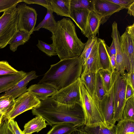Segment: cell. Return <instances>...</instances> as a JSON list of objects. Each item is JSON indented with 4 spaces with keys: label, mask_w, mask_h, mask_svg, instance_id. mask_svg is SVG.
I'll return each instance as SVG.
<instances>
[{
    "label": "cell",
    "mask_w": 134,
    "mask_h": 134,
    "mask_svg": "<svg viewBox=\"0 0 134 134\" xmlns=\"http://www.w3.org/2000/svg\"><path fill=\"white\" fill-rule=\"evenodd\" d=\"M33 115L41 117L51 126L63 123H71L77 127L84 125L85 117L81 104H63L50 97L41 100L40 104L32 109Z\"/></svg>",
    "instance_id": "cell-1"
},
{
    "label": "cell",
    "mask_w": 134,
    "mask_h": 134,
    "mask_svg": "<svg viewBox=\"0 0 134 134\" xmlns=\"http://www.w3.org/2000/svg\"><path fill=\"white\" fill-rule=\"evenodd\" d=\"M51 38L60 60L80 57L85 44L78 37L73 22L67 18L57 22L55 32Z\"/></svg>",
    "instance_id": "cell-2"
},
{
    "label": "cell",
    "mask_w": 134,
    "mask_h": 134,
    "mask_svg": "<svg viewBox=\"0 0 134 134\" xmlns=\"http://www.w3.org/2000/svg\"><path fill=\"white\" fill-rule=\"evenodd\" d=\"M82 67V60L80 57L60 60L51 65L37 84L50 85L58 91L80 77Z\"/></svg>",
    "instance_id": "cell-3"
},
{
    "label": "cell",
    "mask_w": 134,
    "mask_h": 134,
    "mask_svg": "<svg viewBox=\"0 0 134 134\" xmlns=\"http://www.w3.org/2000/svg\"><path fill=\"white\" fill-rule=\"evenodd\" d=\"M79 89L81 105L85 117L84 125H101L105 127L100 101L95 95L92 96L90 93L81 81Z\"/></svg>",
    "instance_id": "cell-4"
},
{
    "label": "cell",
    "mask_w": 134,
    "mask_h": 134,
    "mask_svg": "<svg viewBox=\"0 0 134 134\" xmlns=\"http://www.w3.org/2000/svg\"><path fill=\"white\" fill-rule=\"evenodd\" d=\"M17 5L5 10L0 17V49L9 44L18 30Z\"/></svg>",
    "instance_id": "cell-5"
},
{
    "label": "cell",
    "mask_w": 134,
    "mask_h": 134,
    "mask_svg": "<svg viewBox=\"0 0 134 134\" xmlns=\"http://www.w3.org/2000/svg\"><path fill=\"white\" fill-rule=\"evenodd\" d=\"M113 93L114 113L112 125L114 127L116 121L122 120L123 109L126 101L125 93L127 83L125 77L119 72L115 71Z\"/></svg>",
    "instance_id": "cell-6"
},
{
    "label": "cell",
    "mask_w": 134,
    "mask_h": 134,
    "mask_svg": "<svg viewBox=\"0 0 134 134\" xmlns=\"http://www.w3.org/2000/svg\"><path fill=\"white\" fill-rule=\"evenodd\" d=\"M120 44L127 73L134 71V23L120 36Z\"/></svg>",
    "instance_id": "cell-7"
},
{
    "label": "cell",
    "mask_w": 134,
    "mask_h": 134,
    "mask_svg": "<svg viewBox=\"0 0 134 134\" xmlns=\"http://www.w3.org/2000/svg\"><path fill=\"white\" fill-rule=\"evenodd\" d=\"M17 9L18 15V30L24 31L31 35L34 31L36 24V10L24 3L18 4Z\"/></svg>",
    "instance_id": "cell-8"
},
{
    "label": "cell",
    "mask_w": 134,
    "mask_h": 134,
    "mask_svg": "<svg viewBox=\"0 0 134 134\" xmlns=\"http://www.w3.org/2000/svg\"><path fill=\"white\" fill-rule=\"evenodd\" d=\"M40 103L41 100L27 91L15 99L12 109L3 116L8 120L14 119L23 113L36 107Z\"/></svg>",
    "instance_id": "cell-9"
},
{
    "label": "cell",
    "mask_w": 134,
    "mask_h": 134,
    "mask_svg": "<svg viewBox=\"0 0 134 134\" xmlns=\"http://www.w3.org/2000/svg\"><path fill=\"white\" fill-rule=\"evenodd\" d=\"M80 81V77L70 85L57 91L51 97L54 100L63 104H81L79 89Z\"/></svg>",
    "instance_id": "cell-10"
},
{
    "label": "cell",
    "mask_w": 134,
    "mask_h": 134,
    "mask_svg": "<svg viewBox=\"0 0 134 134\" xmlns=\"http://www.w3.org/2000/svg\"><path fill=\"white\" fill-rule=\"evenodd\" d=\"M114 81L115 76L113 72L112 74L111 88L100 101L105 126L109 129H112L113 127L112 125V121L114 113L113 93Z\"/></svg>",
    "instance_id": "cell-11"
},
{
    "label": "cell",
    "mask_w": 134,
    "mask_h": 134,
    "mask_svg": "<svg viewBox=\"0 0 134 134\" xmlns=\"http://www.w3.org/2000/svg\"><path fill=\"white\" fill-rule=\"evenodd\" d=\"M124 8L108 1V0H94V12L101 20V24L106 22L114 13L118 12Z\"/></svg>",
    "instance_id": "cell-12"
},
{
    "label": "cell",
    "mask_w": 134,
    "mask_h": 134,
    "mask_svg": "<svg viewBox=\"0 0 134 134\" xmlns=\"http://www.w3.org/2000/svg\"><path fill=\"white\" fill-rule=\"evenodd\" d=\"M112 32L111 37L114 41L116 51L115 71L119 72L122 75L125 73V68L121 44L120 36L118 31L117 24L114 21L112 25Z\"/></svg>",
    "instance_id": "cell-13"
},
{
    "label": "cell",
    "mask_w": 134,
    "mask_h": 134,
    "mask_svg": "<svg viewBox=\"0 0 134 134\" xmlns=\"http://www.w3.org/2000/svg\"><path fill=\"white\" fill-rule=\"evenodd\" d=\"M38 77L34 71L27 73L24 78L20 81L12 89L1 94L0 96H11L15 99L27 92L26 86L28 83L31 80L37 78Z\"/></svg>",
    "instance_id": "cell-14"
},
{
    "label": "cell",
    "mask_w": 134,
    "mask_h": 134,
    "mask_svg": "<svg viewBox=\"0 0 134 134\" xmlns=\"http://www.w3.org/2000/svg\"><path fill=\"white\" fill-rule=\"evenodd\" d=\"M100 69L102 68L98 55L97 41L86 62L82 65L81 75L89 72L96 73Z\"/></svg>",
    "instance_id": "cell-15"
},
{
    "label": "cell",
    "mask_w": 134,
    "mask_h": 134,
    "mask_svg": "<svg viewBox=\"0 0 134 134\" xmlns=\"http://www.w3.org/2000/svg\"><path fill=\"white\" fill-rule=\"evenodd\" d=\"M27 91L42 101L52 96L57 91L51 86L43 83L32 85L27 89Z\"/></svg>",
    "instance_id": "cell-16"
},
{
    "label": "cell",
    "mask_w": 134,
    "mask_h": 134,
    "mask_svg": "<svg viewBox=\"0 0 134 134\" xmlns=\"http://www.w3.org/2000/svg\"><path fill=\"white\" fill-rule=\"evenodd\" d=\"M27 73L19 71L16 74L4 75L0 77V93L8 92L26 76Z\"/></svg>",
    "instance_id": "cell-17"
},
{
    "label": "cell",
    "mask_w": 134,
    "mask_h": 134,
    "mask_svg": "<svg viewBox=\"0 0 134 134\" xmlns=\"http://www.w3.org/2000/svg\"><path fill=\"white\" fill-rule=\"evenodd\" d=\"M101 25V20L99 16L94 12H90L83 35L88 38L96 37L99 34V29Z\"/></svg>",
    "instance_id": "cell-18"
},
{
    "label": "cell",
    "mask_w": 134,
    "mask_h": 134,
    "mask_svg": "<svg viewBox=\"0 0 134 134\" xmlns=\"http://www.w3.org/2000/svg\"><path fill=\"white\" fill-rule=\"evenodd\" d=\"M90 12L87 9L82 8L71 9L70 18L80 29L83 34L85 30Z\"/></svg>",
    "instance_id": "cell-19"
},
{
    "label": "cell",
    "mask_w": 134,
    "mask_h": 134,
    "mask_svg": "<svg viewBox=\"0 0 134 134\" xmlns=\"http://www.w3.org/2000/svg\"><path fill=\"white\" fill-rule=\"evenodd\" d=\"M71 0H49L51 9L58 15L70 18Z\"/></svg>",
    "instance_id": "cell-20"
},
{
    "label": "cell",
    "mask_w": 134,
    "mask_h": 134,
    "mask_svg": "<svg viewBox=\"0 0 134 134\" xmlns=\"http://www.w3.org/2000/svg\"><path fill=\"white\" fill-rule=\"evenodd\" d=\"M99 58L102 69L109 70L112 73L110 57L106 48V43L103 39L98 38L97 39Z\"/></svg>",
    "instance_id": "cell-21"
},
{
    "label": "cell",
    "mask_w": 134,
    "mask_h": 134,
    "mask_svg": "<svg viewBox=\"0 0 134 134\" xmlns=\"http://www.w3.org/2000/svg\"><path fill=\"white\" fill-rule=\"evenodd\" d=\"M47 125L45 121L41 116H37L26 123L23 131L24 134H32L38 132Z\"/></svg>",
    "instance_id": "cell-22"
},
{
    "label": "cell",
    "mask_w": 134,
    "mask_h": 134,
    "mask_svg": "<svg viewBox=\"0 0 134 134\" xmlns=\"http://www.w3.org/2000/svg\"><path fill=\"white\" fill-rule=\"evenodd\" d=\"M47 11L43 20L35 27L34 31H39L41 28L47 29L53 34L57 25V22L55 19L51 9H47Z\"/></svg>",
    "instance_id": "cell-23"
},
{
    "label": "cell",
    "mask_w": 134,
    "mask_h": 134,
    "mask_svg": "<svg viewBox=\"0 0 134 134\" xmlns=\"http://www.w3.org/2000/svg\"><path fill=\"white\" fill-rule=\"evenodd\" d=\"M30 35L26 32L18 30L9 43L10 50L13 52L15 51L19 46L24 44L28 41Z\"/></svg>",
    "instance_id": "cell-24"
},
{
    "label": "cell",
    "mask_w": 134,
    "mask_h": 134,
    "mask_svg": "<svg viewBox=\"0 0 134 134\" xmlns=\"http://www.w3.org/2000/svg\"><path fill=\"white\" fill-rule=\"evenodd\" d=\"M71 123H63L54 125L47 134H71L77 128Z\"/></svg>",
    "instance_id": "cell-25"
},
{
    "label": "cell",
    "mask_w": 134,
    "mask_h": 134,
    "mask_svg": "<svg viewBox=\"0 0 134 134\" xmlns=\"http://www.w3.org/2000/svg\"><path fill=\"white\" fill-rule=\"evenodd\" d=\"M114 128L115 134H126L134 133V121L121 120L118 122Z\"/></svg>",
    "instance_id": "cell-26"
},
{
    "label": "cell",
    "mask_w": 134,
    "mask_h": 134,
    "mask_svg": "<svg viewBox=\"0 0 134 134\" xmlns=\"http://www.w3.org/2000/svg\"><path fill=\"white\" fill-rule=\"evenodd\" d=\"M96 74L89 72L80 77L81 82L84 85L88 92L92 95H95V87Z\"/></svg>",
    "instance_id": "cell-27"
},
{
    "label": "cell",
    "mask_w": 134,
    "mask_h": 134,
    "mask_svg": "<svg viewBox=\"0 0 134 134\" xmlns=\"http://www.w3.org/2000/svg\"><path fill=\"white\" fill-rule=\"evenodd\" d=\"M83 131L88 134H115L114 127L109 129L101 125L83 126Z\"/></svg>",
    "instance_id": "cell-28"
},
{
    "label": "cell",
    "mask_w": 134,
    "mask_h": 134,
    "mask_svg": "<svg viewBox=\"0 0 134 134\" xmlns=\"http://www.w3.org/2000/svg\"><path fill=\"white\" fill-rule=\"evenodd\" d=\"M134 96L126 101L123 109L122 119L134 121Z\"/></svg>",
    "instance_id": "cell-29"
},
{
    "label": "cell",
    "mask_w": 134,
    "mask_h": 134,
    "mask_svg": "<svg viewBox=\"0 0 134 134\" xmlns=\"http://www.w3.org/2000/svg\"><path fill=\"white\" fill-rule=\"evenodd\" d=\"M15 99L11 96H0V112L4 116L12 109Z\"/></svg>",
    "instance_id": "cell-30"
},
{
    "label": "cell",
    "mask_w": 134,
    "mask_h": 134,
    "mask_svg": "<svg viewBox=\"0 0 134 134\" xmlns=\"http://www.w3.org/2000/svg\"><path fill=\"white\" fill-rule=\"evenodd\" d=\"M97 36L92 37L88 38L85 43L84 49L80 56L82 60V65L89 56L94 45L97 42Z\"/></svg>",
    "instance_id": "cell-31"
},
{
    "label": "cell",
    "mask_w": 134,
    "mask_h": 134,
    "mask_svg": "<svg viewBox=\"0 0 134 134\" xmlns=\"http://www.w3.org/2000/svg\"><path fill=\"white\" fill-rule=\"evenodd\" d=\"M102 78L99 74H96L95 95L100 101L107 93Z\"/></svg>",
    "instance_id": "cell-32"
},
{
    "label": "cell",
    "mask_w": 134,
    "mask_h": 134,
    "mask_svg": "<svg viewBox=\"0 0 134 134\" xmlns=\"http://www.w3.org/2000/svg\"><path fill=\"white\" fill-rule=\"evenodd\" d=\"M94 0H71V9L80 8L93 11Z\"/></svg>",
    "instance_id": "cell-33"
},
{
    "label": "cell",
    "mask_w": 134,
    "mask_h": 134,
    "mask_svg": "<svg viewBox=\"0 0 134 134\" xmlns=\"http://www.w3.org/2000/svg\"><path fill=\"white\" fill-rule=\"evenodd\" d=\"M98 72L100 75L107 92L110 90L112 83L113 73L107 70L100 69Z\"/></svg>",
    "instance_id": "cell-34"
},
{
    "label": "cell",
    "mask_w": 134,
    "mask_h": 134,
    "mask_svg": "<svg viewBox=\"0 0 134 134\" xmlns=\"http://www.w3.org/2000/svg\"><path fill=\"white\" fill-rule=\"evenodd\" d=\"M36 46L40 50L49 57L57 55L55 47L52 44H49L38 40Z\"/></svg>",
    "instance_id": "cell-35"
},
{
    "label": "cell",
    "mask_w": 134,
    "mask_h": 134,
    "mask_svg": "<svg viewBox=\"0 0 134 134\" xmlns=\"http://www.w3.org/2000/svg\"><path fill=\"white\" fill-rule=\"evenodd\" d=\"M18 71L12 67L7 61H0V76L15 74Z\"/></svg>",
    "instance_id": "cell-36"
},
{
    "label": "cell",
    "mask_w": 134,
    "mask_h": 134,
    "mask_svg": "<svg viewBox=\"0 0 134 134\" xmlns=\"http://www.w3.org/2000/svg\"><path fill=\"white\" fill-rule=\"evenodd\" d=\"M22 2V0H0V13L4 12Z\"/></svg>",
    "instance_id": "cell-37"
},
{
    "label": "cell",
    "mask_w": 134,
    "mask_h": 134,
    "mask_svg": "<svg viewBox=\"0 0 134 134\" xmlns=\"http://www.w3.org/2000/svg\"><path fill=\"white\" fill-rule=\"evenodd\" d=\"M0 134H14L9 126L8 120L3 116L0 125Z\"/></svg>",
    "instance_id": "cell-38"
},
{
    "label": "cell",
    "mask_w": 134,
    "mask_h": 134,
    "mask_svg": "<svg viewBox=\"0 0 134 134\" xmlns=\"http://www.w3.org/2000/svg\"><path fill=\"white\" fill-rule=\"evenodd\" d=\"M22 1L26 4H37L42 5L47 9H51L49 0H22Z\"/></svg>",
    "instance_id": "cell-39"
},
{
    "label": "cell",
    "mask_w": 134,
    "mask_h": 134,
    "mask_svg": "<svg viewBox=\"0 0 134 134\" xmlns=\"http://www.w3.org/2000/svg\"><path fill=\"white\" fill-rule=\"evenodd\" d=\"M108 1L116 4L124 9H127L129 6L134 0H108Z\"/></svg>",
    "instance_id": "cell-40"
},
{
    "label": "cell",
    "mask_w": 134,
    "mask_h": 134,
    "mask_svg": "<svg viewBox=\"0 0 134 134\" xmlns=\"http://www.w3.org/2000/svg\"><path fill=\"white\" fill-rule=\"evenodd\" d=\"M9 126L14 134H24L20 129L17 122L14 119L8 120Z\"/></svg>",
    "instance_id": "cell-41"
},
{
    "label": "cell",
    "mask_w": 134,
    "mask_h": 134,
    "mask_svg": "<svg viewBox=\"0 0 134 134\" xmlns=\"http://www.w3.org/2000/svg\"><path fill=\"white\" fill-rule=\"evenodd\" d=\"M123 76L125 78L127 83L134 89V71L125 72Z\"/></svg>",
    "instance_id": "cell-42"
},
{
    "label": "cell",
    "mask_w": 134,
    "mask_h": 134,
    "mask_svg": "<svg viewBox=\"0 0 134 134\" xmlns=\"http://www.w3.org/2000/svg\"><path fill=\"white\" fill-rule=\"evenodd\" d=\"M133 96H134V89L127 83L125 93L126 100L127 101Z\"/></svg>",
    "instance_id": "cell-43"
},
{
    "label": "cell",
    "mask_w": 134,
    "mask_h": 134,
    "mask_svg": "<svg viewBox=\"0 0 134 134\" xmlns=\"http://www.w3.org/2000/svg\"><path fill=\"white\" fill-rule=\"evenodd\" d=\"M106 48L107 53L110 57L116 54V51L114 42L113 40H112V43L110 47H108L106 44Z\"/></svg>",
    "instance_id": "cell-44"
},
{
    "label": "cell",
    "mask_w": 134,
    "mask_h": 134,
    "mask_svg": "<svg viewBox=\"0 0 134 134\" xmlns=\"http://www.w3.org/2000/svg\"><path fill=\"white\" fill-rule=\"evenodd\" d=\"M110 60L112 71L113 72L116 69V55H113L110 57Z\"/></svg>",
    "instance_id": "cell-45"
},
{
    "label": "cell",
    "mask_w": 134,
    "mask_h": 134,
    "mask_svg": "<svg viewBox=\"0 0 134 134\" xmlns=\"http://www.w3.org/2000/svg\"><path fill=\"white\" fill-rule=\"evenodd\" d=\"M127 13L130 16H134V2L129 6L127 9Z\"/></svg>",
    "instance_id": "cell-46"
},
{
    "label": "cell",
    "mask_w": 134,
    "mask_h": 134,
    "mask_svg": "<svg viewBox=\"0 0 134 134\" xmlns=\"http://www.w3.org/2000/svg\"><path fill=\"white\" fill-rule=\"evenodd\" d=\"M83 126L78 127L71 134H83Z\"/></svg>",
    "instance_id": "cell-47"
},
{
    "label": "cell",
    "mask_w": 134,
    "mask_h": 134,
    "mask_svg": "<svg viewBox=\"0 0 134 134\" xmlns=\"http://www.w3.org/2000/svg\"><path fill=\"white\" fill-rule=\"evenodd\" d=\"M4 115L0 112V125L1 124Z\"/></svg>",
    "instance_id": "cell-48"
},
{
    "label": "cell",
    "mask_w": 134,
    "mask_h": 134,
    "mask_svg": "<svg viewBox=\"0 0 134 134\" xmlns=\"http://www.w3.org/2000/svg\"><path fill=\"white\" fill-rule=\"evenodd\" d=\"M126 134H134V133L129 132L127 133Z\"/></svg>",
    "instance_id": "cell-49"
},
{
    "label": "cell",
    "mask_w": 134,
    "mask_h": 134,
    "mask_svg": "<svg viewBox=\"0 0 134 134\" xmlns=\"http://www.w3.org/2000/svg\"><path fill=\"white\" fill-rule=\"evenodd\" d=\"M83 134H87L85 132L83 131Z\"/></svg>",
    "instance_id": "cell-50"
},
{
    "label": "cell",
    "mask_w": 134,
    "mask_h": 134,
    "mask_svg": "<svg viewBox=\"0 0 134 134\" xmlns=\"http://www.w3.org/2000/svg\"></svg>",
    "instance_id": "cell-51"
}]
</instances>
